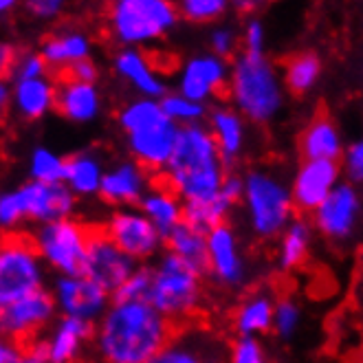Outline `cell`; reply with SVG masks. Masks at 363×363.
Segmentation results:
<instances>
[{"label":"cell","mask_w":363,"mask_h":363,"mask_svg":"<svg viewBox=\"0 0 363 363\" xmlns=\"http://www.w3.org/2000/svg\"><path fill=\"white\" fill-rule=\"evenodd\" d=\"M95 324L91 319L67 315L51 339V361H75L82 357L84 346L95 341Z\"/></svg>","instance_id":"83f0119b"},{"label":"cell","mask_w":363,"mask_h":363,"mask_svg":"<svg viewBox=\"0 0 363 363\" xmlns=\"http://www.w3.org/2000/svg\"><path fill=\"white\" fill-rule=\"evenodd\" d=\"M341 172L346 174V181L354 185H363V139L352 141L341 157Z\"/></svg>","instance_id":"b9f144b4"},{"label":"cell","mask_w":363,"mask_h":363,"mask_svg":"<svg viewBox=\"0 0 363 363\" xmlns=\"http://www.w3.org/2000/svg\"><path fill=\"white\" fill-rule=\"evenodd\" d=\"M302 324V311L297 306L293 297H282L275 302V315H273V333L277 339L289 341L295 337Z\"/></svg>","instance_id":"8d00e7d4"},{"label":"cell","mask_w":363,"mask_h":363,"mask_svg":"<svg viewBox=\"0 0 363 363\" xmlns=\"http://www.w3.org/2000/svg\"><path fill=\"white\" fill-rule=\"evenodd\" d=\"M31 172L38 181H47V183L64 181V174H67V161L51 155L49 150H35L33 159H31Z\"/></svg>","instance_id":"60d3db41"},{"label":"cell","mask_w":363,"mask_h":363,"mask_svg":"<svg viewBox=\"0 0 363 363\" xmlns=\"http://www.w3.org/2000/svg\"><path fill=\"white\" fill-rule=\"evenodd\" d=\"M69 0H27V9L35 18H55Z\"/></svg>","instance_id":"f6af8a7d"},{"label":"cell","mask_w":363,"mask_h":363,"mask_svg":"<svg viewBox=\"0 0 363 363\" xmlns=\"http://www.w3.org/2000/svg\"><path fill=\"white\" fill-rule=\"evenodd\" d=\"M205 275L189 267L174 251H165L152 267V286L147 302L174 324L194 317L205 297Z\"/></svg>","instance_id":"52a82bcc"},{"label":"cell","mask_w":363,"mask_h":363,"mask_svg":"<svg viewBox=\"0 0 363 363\" xmlns=\"http://www.w3.org/2000/svg\"><path fill=\"white\" fill-rule=\"evenodd\" d=\"M229 359L233 363L267 361V348L260 341V335H236V341L229 346Z\"/></svg>","instance_id":"ab89813d"},{"label":"cell","mask_w":363,"mask_h":363,"mask_svg":"<svg viewBox=\"0 0 363 363\" xmlns=\"http://www.w3.org/2000/svg\"><path fill=\"white\" fill-rule=\"evenodd\" d=\"M113 67H115V73L123 77L143 97L161 99L167 93L165 82L159 75L161 69L155 64V57L150 53L139 51L137 47H125L115 55Z\"/></svg>","instance_id":"7402d4cb"},{"label":"cell","mask_w":363,"mask_h":363,"mask_svg":"<svg viewBox=\"0 0 363 363\" xmlns=\"http://www.w3.org/2000/svg\"><path fill=\"white\" fill-rule=\"evenodd\" d=\"M104 227L115 245L128 255H133L137 262L155 258L159 249L165 245L163 233L143 211H115Z\"/></svg>","instance_id":"9a60e30c"},{"label":"cell","mask_w":363,"mask_h":363,"mask_svg":"<svg viewBox=\"0 0 363 363\" xmlns=\"http://www.w3.org/2000/svg\"><path fill=\"white\" fill-rule=\"evenodd\" d=\"M209 51L225 60H233L242 51V33L229 25H218L209 31Z\"/></svg>","instance_id":"f35d334b"},{"label":"cell","mask_w":363,"mask_h":363,"mask_svg":"<svg viewBox=\"0 0 363 363\" xmlns=\"http://www.w3.org/2000/svg\"><path fill=\"white\" fill-rule=\"evenodd\" d=\"M267 49V31L262 20H258V16H253L247 20V25L242 29V51L249 53H264Z\"/></svg>","instance_id":"7bdbcfd3"},{"label":"cell","mask_w":363,"mask_h":363,"mask_svg":"<svg viewBox=\"0 0 363 363\" xmlns=\"http://www.w3.org/2000/svg\"><path fill=\"white\" fill-rule=\"evenodd\" d=\"M322 60L315 51L291 53L282 62V82L289 95L306 97L322 77Z\"/></svg>","instance_id":"f546056e"},{"label":"cell","mask_w":363,"mask_h":363,"mask_svg":"<svg viewBox=\"0 0 363 363\" xmlns=\"http://www.w3.org/2000/svg\"><path fill=\"white\" fill-rule=\"evenodd\" d=\"M247 123L249 121L240 115V111L233 108V106L216 104L207 113V125L213 139H216L223 161L227 163L229 169L236 167V163L247 150V141H249Z\"/></svg>","instance_id":"ffe728a7"},{"label":"cell","mask_w":363,"mask_h":363,"mask_svg":"<svg viewBox=\"0 0 363 363\" xmlns=\"http://www.w3.org/2000/svg\"><path fill=\"white\" fill-rule=\"evenodd\" d=\"M227 172L229 167L223 161L216 139L209 125L201 121L181 125L172 157L163 172L155 177L174 189L183 201H196L218 194Z\"/></svg>","instance_id":"7a4b0ae2"},{"label":"cell","mask_w":363,"mask_h":363,"mask_svg":"<svg viewBox=\"0 0 363 363\" xmlns=\"http://www.w3.org/2000/svg\"><path fill=\"white\" fill-rule=\"evenodd\" d=\"M361 213L363 201L357 185L350 181H339L330 194L311 213V223L324 240L339 245L350 240L357 233Z\"/></svg>","instance_id":"30bf717a"},{"label":"cell","mask_w":363,"mask_h":363,"mask_svg":"<svg viewBox=\"0 0 363 363\" xmlns=\"http://www.w3.org/2000/svg\"><path fill=\"white\" fill-rule=\"evenodd\" d=\"M16 3H18V0H0V13H5L7 9H11Z\"/></svg>","instance_id":"f907efd6"},{"label":"cell","mask_w":363,"mask_h":363,"mask_svg":"<svg viewBox=\"0 0 363 363\" xmlns=\"http://www.w3.org/2000/svg\"><path fill=\"white\" fill-rule=\"evenodd\" d=\"M339 181H341V161L302 159L291 183V194L297 213L311 216Z\"/></svg>","instance_id":"2e32d148"},{"label":"cell","mask_w":363,"mask_h":363,"mask_svg":"<svg viewBox=\"0 0 363 363\" xmlns=\"http://www.w3.org/2000/svg\"><path fill=\"white\" fill-rule=\"evenodd\" d=\"M163 111L169 119H174L179 125H187V123H201L207 119V104L189 99L183 93H165L161 99Z\"/></svg>","instance_id":"d590c367"},{"label":"cell","mask_w":363,"mask_h":363,"mask_svg":"<svg viewBox=\"0 0 363 363\" xmlns=\"http://www.w3.org/2000/svg\"><path fill=\"white\" fill-rule=\"evenodd\" d=\"M7 101H9V95H7V89H5L3 79H0V117L7 113Z\"/></svg>","instance_id":"681fc988"},{"label":"cell","mask_w":363,"mask_h":363,"mask_svg":"<svg viewBox=\"0 0 363 363\" xmlns=\"http://www.w3.org/2000/svg\"><path fill=\"white\" fill-rule=\"evenodd\" d=\"M20 53H23V49L7 45V42H0V79H3V82L13 77Z\"/></svg>","instance_id":"bcb514c9"},{"label":"cell","mask_w":363,"mask_h":363,"mask_svg":"<svg viewBox=\"0 0 363 363\" xmlns=\"http://www.w3.org/2000/svg\"><path fill=\"white\" fill-rule=\"evenodd\" d=\"M209 280L223 291H240L249 282V262L240 240L229 223H220L207 231Z\"/></svg>","instance_id":"7c38bea8"},{"label":"cell","mask_w":363,"mask_h":363,"mask_svg":"<svg viewBox=\"0 0 363 363\" xmlns=\"http://www.w3.org/2000/svg\"><path fill=\"white\" fill-rule=\"evenodd\" d=\"M137 269L133 255L121 251L108 236L104 225H89V255H86V275L113 295L130 273Z\"/></svg>","instance_id":"4fadbf2b"},{"label":"cell","mask_w":363,"mask_h":363,"mask_svg":"<svg viewBox=\"0 0 363 363\" xmlns=\"http://www.w3.org/2000/svg\"><path fill=\"white\" fill-rule=\"evenodd\" d=\"M18 201L23 207V213L33 220L51 223L69 218L75 207L73 189L64 187L60 181L47 183V181H33L23 185L18 191Z\"/></svg>","instance_id":"e0dca14e"},{"label":"cell","mask_w":363,"mask_h":363,"mask_svg":"<svg viewBox=\"0 0 363 363\" xmlns=\"http://www.w3.org/2000/svg\"><path fill=\"white\" fill-rule=\"evenodd\" d=\"M55 86L53 79L47 82L42 77L20 79L16 89V106L18 113L25 119H40L49 108H53Z\"/></svg>","instance_id":"d6a6232c"},{"label":"cell","mask_w":363,"mask_h":363,"mask_svg":"<svg viewBox=\"0 0 363 363\" xmlns=\"http://www.w3.org/2000/svg\"><path fill=\"white\" fill-rule=\"evenodd\" d=\"M40 53L45 57L49 73L55 69L67 67L71 62L84 60L91 55V40L84 31L67 29V31H55L47 33L42 38Z\"/></svg>","instance_id":"4316f807"},{"label":"cell","mask_w":363,"mask_h":363,"mask_svg":"<svg viewBox=\"0 0 363 363\" xmlns=\"http://www.w3.org/2000/svg\"><path fill=\"white\" fill-rule=\"evenodd\" d=\"M177 0H115L106 7V33L121 47H145L179 25Z\"/></svg>","instance_id":"8992f818"},{"label":"cell","mask_w":363,"mask_h":363,"mask_svg":"<svg viewBox=\"0 0 363 363\" xmlns=\"http://www.w3.org/2000/svg\"><path fill=\"white\" fill-rule=\"evenodd\" d=\"M111 293L89 275H67L55 286V300L64 315L97 319L108 308Z\"/></svg>","instance_id":"ac0fdd59"},{"label":"cell","mask_w":363,"mask_h":363,"mask_svg":"<svg viewBox=\"0 0 363 363\" xmlns=\"http://www.w3.org/2000/svg\"><path fill=\"white\" fill-rule=\"evenodd\" d=\"M177 7L189 25H213L229 13L231 0H177Z\"/></svg>","instance_id":"e575fe53"},{"label":"cell","mask_w":363,"mask_h":363,"mask_svg":"<svg viewBox=\"0 0 363 363\" xmlns=\"http://www.w3.org/2000/svg\"><path fill=\"white\" fill-rule=\"evenodd\" d=\"M106 3H115V0H106Z\"/></svg>","instance_id":"816d5d0a"},{"label":"cell","mask_w":363,"mask_h":363,"mask_svg":"<svg viewBox=\"0 0 363 363\" xmlns=\"http://www.w3.org/2000/svg\"><path fill=\"white\" fill-rule=\"evenodd\" d=\"M23 207H20L18 194H5L0 196V227H13L20 218H23Z\"/></svg>","instance_id":"ee69618b"},{"label":"cell","mask_w":363,"mask_h":363,"mask_svg":"<svg viewBox=\"0 0 363 363\" xmlns=\"http://www.w3.org/2000/svg\"><path fill=\"white\" fill-rule=\"evenodd\" d=\"M313 223L304 213H295V218L286 225L282 236L277 238V269L282 273H293L306 264L313 245Z\"/></svg>","instance_id":"484cf974"},{"label":"cell","mask_w":363,"mask_h":363,"mask_svg":"<svg viewBox=\"0 0 363 363\" xmlns=\"http://www.w3.org/2000/svg\"><path fill=\"white\" fill-rule=\"evenodd\" d=\"M53 108L69 121L86 123L99 115L101 99L93 82H75V79H57Z\"/></svg>","instance_id":"603a6c76"},{"label":"cell","mask_w":363,"mask_h":363,"mask_svg":"<svg viewBox=\"0 0 363 363\" xmlns=\"http://www.w3.org/2000/svg\"><path fill=\"white\" fill-rule=\"evenodd\" d=\"M40 253L51 267L64 275H86L89 255V223L77 220H51L38 231Z\"/></svg>","instance_id":"9c48e42d"},{"label":"cell","mask_w":363,"mask_h":363,"mask_svg":"<svg viewBox=\"0 0 363 363\" xmlns=\"http://www.w3.org/2000/svg\"><path fill=\"white\" fill-rule=\"evenodd\" d=\"M117 121L128 137L133 159L150 174L163 172L174 152L181 125L165 115L161 101L141 95L117 115Z\"/></svg>","instance_id":"277c9868"},{"label":"cell","mask_w":363,"mask_h":363,"mask_svg":"<svg viewBox=\"0 0 363 363\" xmlns=\"http://www.w3.org/2000/svg\"><path fill=\"white\" fill-rule=\"evenodd\" d=\"M55 313L53 295L45 289H35L29 295L0 308V337H5L9 344L23 352L27 344L40 337ZM23 357V354H20Z\"/></svg>","instance_id":"8fae6325"},{"label":"cell","mask_w":363,"mask_h":363,"mask_svg":"<svg viewBox=\"0 0 363 363\" xmlns=\"http://www.w3.org/2000/svg\"><path fill=\"white\" fill-rule=\"evenodd\" d=\"M233 207H236V205H233L218 189V194H213L209 199L183 201V220L207 233L216 225L227 223Z\"/></svg>","instance_id":"4dcf8cb0"},{"label":"cell","mask_w":363,"mask_h":363,"mask_svg":"<svg viewBox=\"0 0 363 363\" xmlns=\"http://www.w3.org/2000/svg\"><path fill=\"white\" fill-rule=\"evenodd\" d=\"M71 183V189L75 194L89 196V194H99V185L104 179L101 172V163L97 157L84 152V155H75L67 159V174H64Z\"/></svg>","instance_id":"836d02e7"},{"label":"cell","mask_w":363,"mask_h":363,"mask_svg":"<svg viewBox=\"0 0 363 363\" xmlns=\"http://www.w3.org/2000/svg\"><path fill=\"white\" fill-rule=\"evenodd\" d=\"M40 247L31 233H0V308L42 286Z\"/></svg>","instance_id":"ba28073f"},{"label":"cell","mask_w":363,"mask_h":363,"mask_svg":"<svg viewBox=\"0 0 363 363\" xmlns=\"http://www.w3.org/2000/svg\"><path fill=\"white\" fill-rule=\"evenodd\" d=\"M152 174L143 169L137 161H123L108 172H104L99 185V199L113 207H133L139 205L150 187Z\"/></svg>","instance_id":"d6986e66"},{"label":"cell","mask_w":363,"mask_h":363,"mask_svg":"<svg viewBox=\"0 0 363 363\" xmlns=\"http://www.w3.org/2000/svg\"><path fill=\"white\" fill-rule=\"evenodd\" d=\"M275 300L269 291H251L231 313V330L236 335H267L273 330Z\"/></svg>","instance_id":"cb8c5ba5"},{"label":"cell","mask_w":363,"mask_h":363,"mask_svg":"<svg viewBox=\"0 0 363 363\" xmlns=\"http://www.w3.org/2000/svg\"><path fill=\"white\" fill-rule=\"evenodd\" d=\"M231 60L216 53H201L189 57L179 75V93L189 99L209 104L213 99H227L229 95Z\"/></svg>","instance_id":"5bb4252c"},{"label":"cell","mask_w":363,"mask_h":363,"mask_svg":"<svg viewBox=\"0 0 363 363\" xmlns=\"http://www.w3.org/2000/svg\"><path fill=\"white\" fill-rule=\"evenodd\" d=\"M209 352L220 354V346L213 344L211 337L205 335L201 341L196 335H181L177 330L172 341H169V344L163 348V352L159 354L157 363H199V361H213L216 359Z\"/></svg>","instance_id":"1f68e13d"},{"label":"cell","mask_w":363,"mask_h":363,"mask_svg":"<svg viewBox=\"0 0 363 363\" xmlns=\"http://www.w3.org/2000/svg\"><path fill=\"white\" fill-rule=\"evenodd\" d=\"M271 3L273 0H231V9L242 18H253L269 9Z\"/></svg>","instance_id":"7dc6e473"},{"label":"cell","mask_w":363,"mask_h":363,"mask_svg":"<svg viewBox=\"0 0 363 363\" xmlns=\"http://www.w3.org/2000/svg\"><path fill=\"white\" fill-rule=\"evenodd\" d=\"M139 207L145 216L159 227L163 238L179 223H183V199L177 194L174 189H169L161 179H157L155 174H152L150 187H147Z\"/></svg>","instance_id":"d4e9b609"},{"label":"cell","mask_w":363,"mask_h":363,"mask_svg":"<svg viewBox=\"0 0 363 363\" xmlns=\"http://www.w3.org/2000/svg\"><path fill=\"white\" fill-rule=\"evenodd\" d=\"M297 150L302 159H330L341 161L344 157V141L333 115L324 108H317L308 119L304 130L297 137Z\"/></svg>","instance_id":"44dd1931"},{"label":"cell","mask_w":363,"mask_h":363,"mask_svg":"<svg viewBox=\"0 0 363 363\" xmlns=\"http://www.w3.org/2000/svg\"><path fill=\"white\" fill-rule=\"evenodd\" d=\"M177 324L147 300L113 302L101 315L95 346L113 363H150L177 335Z\"/></svg>","instance_id":"6da1fadb"},{"label":"cell","mask_w":363,"mask_h":363,"mask_svg":"<svg viewBox=\"0 0 363 363\" xmlns=\"http://www.w3.org/2000/svg\"><path fill=\"white\" fill-rule=\"evenodd\" d=\"M242 207L251 233L262 242L280 238L297 213L291 187L282 177L264 167L247 169Z\"/></svg>","instance_id":"5b68a950"},{"label":"cell","mask_w":363,"mask_h":363,"mask_svg":"<svg viewBox=\"0 0 363 363\" xmlns=\"http://www.w3.org/2000/svg\"><path fill=\"white\" fill-rule=\"evenodd\" d=\"M9 361H23V357H20L13 344H9L5 337H0V363H9Z\"/></svg>","instance_id":"c3c4849f"},{"label":"cell","mask_w":363,"mask_h":363,"mask_svg":"<svg viewBox=\"0 0 363 363\" xmlns=\"http://www.w3.org/2000/svg\"><path fill=\"white\" fill-rule=\"evenodd\" d=\"M284 91L282 75L267 53L240 51L231 60L227 99L249 123H271L284 108Z\"/></svg>","instance_id":"3957f363"},{"label":"cell","mask_w":363,"mask_h":363,"mask_svg":"<svg viewBox=\"0 0 363 363\" xmlns=\"http://www.w3.org/2000/svg\"><path fill=\"white\" fill-rule=\"evenodd\" d=\"M152 286V267H137L130 277L113 291V302H125V300H147Z\"/></svg>","instance_id":"74e56055"},{"label":"cell","mask_w":363,"mask_h":363,"mask_svg":"<svg viewBox=\"0 0 363 363\" xmlns=\"http://www.w3.org/2000/svg\"><path fill=\"white\" fill-rule=\"evenodd\" d=\"M165 247L174 251L189 267H194L201 275H209V249L205 231L183 220L165 236Z\"/></svg>","instance_id":"f1b7e54d"}]
</instances>
